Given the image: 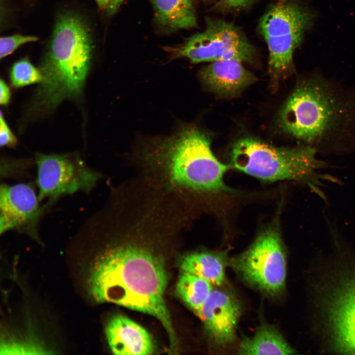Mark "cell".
<instances>
[{
  "mask_svg": "<svg viewBox=\"0 0 355 355\" xmlns=\"http://www.w3.org/2000/svg\"><path fill=\"white\" fill-rule=\"evenodd\" d=\"M89 224L106 241L89 268L90 295L97 302L154 317L175 351L177 338L164 298L168 275L155 246L181 232L176 219L156 201L128 198L107 205Z\"/></svg>",
  "mask_w": 355,
  "mask_h": 355,
  "instance_id": "obj_1",
  "label": "cell"
},
{
  "mask_svg": "<svg viewBox=\"0 0 355 355\" xmlns=\"http://www.w3.org/2000/svg\"><path fill=\"white\" fill-rule=\"evenodd\" d=\"M134 155L139 178L189 209L195 196L228 190L223 177L229 166L215 157L209 138L195 126L143 141Z\"/></svg>",
  "mask_w": 355,
  "mask_h": 355,
  "instance_id": "obj_2",
  "label": "cell"
},
{
  "mask_svg": "<svg viewBox=\"0 0 355 355\" xmlns=\"http://www.w3.org/2000/svg\"><path fill=\"white\" fill-rule=\"evenodd\" d=\"M92 42L86 23L78 16L66 13L57 19L40 71L34 107L48 111L62 101L78 97L88 73Z\"/></svg>",
  "mask_w": 355,
  "mask_h": 355,
  "instance_id": "obj_3",
  "label": "cell"
},
{
  "mask_svg": "<svg viewBox=\"0 0 355 355\" xmlns=\"http://www.w3.org/2000/svg\"><path fill=\"white\" fill-rule=\"evenodd\" d=\"M346 103L323 80L310 78L299 83L284 103L279 125L309 145L319 143L347 120Z\"/></svg>",
  "mask_w": 355,
  "mask_h": 355,
  "instance_id": "obj_4",
  "label": "cell"
},
{
  "mask_svg": "<svg viewBox=\"0 0 355 355\" xmlns=\"http://www.w3.org/2000/svg\"><path fill=\"white\" fill-rule=\"evenodd\" d=\"M317 149L311 145L278 147L256 139L238 140L231 153L236 169L260 179L275 181H304L317 191L320 185L318 171L324 167L316 157Z\"/></svg>",
  "mask_w": 355,
  "mask_h": 355,
  "instance_id": "obj_5",
  "label": "cell"
},
{
  "mask_svg": "<svg viewBox=\"0 0 355 355\" xmlns=\"http://www.w3.org/2000/svg\"><path fill=\"white\" fill-rule=\"evenodd\" d=\"M314 19L311 11L297 0H277L261 17L258 31L268 47L273 81L292 69L293 52Z\"/></svg>",
  "mask_w": 355,
  "mask_h": 355,
  "instance_id": "obj_6",
  "label": "cell"
},
{
  "mask_svg": "<svg viewBox=\"0 0 355 355\" xmlns=\"http://www.w3.org/2000/svg\"><path fill=\"white\" fill-rule=\"evenodd\" d=\"M206 28L165 50L171 59L185 58L193 63L237 60L252 63L256 50L241 29L222 20L208 18Z\"/></svg>",
  "mask_w": 355,
  "mask_h": 355,
  "instance_id": "obj_7",
  "label": "cell"
},
{
  "mask_svg": "<svg viewBox=\"0 0 355 355\" xmlns=\"http://www.w3.org/2000/svg\"><path fill=\"white\" fill-rule=\"evenodd\" d=\"M230 264L247 283L270 295L284 289L286 273L284 245L277 226L261 232L244 252Z\"/></svg>",
  "mask_w": 355,
  "mask_h": 355,
  "instance_id": "obj_8",
  "label": "cell"
},
{
  "mask_svg": "<svg viewBox=\"0 0 355 355\" xmlns=\"http://www.w3.org/2000/svg\"><path fill=\"white\" fill-rule=\"evenodd\" d=\"M36 183L40 201L50 202L62 195L79 191L88 192L96 185L100 175L88 167L76 154H37Z\"/></svg>",
  "mask_w": 355,
  "mask_h": 355,
  "instance_id": "obj_9",
  "label": "cell"
},
{
  "mask_svg": "<svg viewBox=\"0 0 355 355\" xmlns=\"http://www.w3.org/2000/svg\"><path fill=\"white\" fill-rule=\"evenodd\" d=\"M38 194L27 183H2L0 188V233L15 230L38 240L43 209Z\"/></svg>",
  "mask_w": 355,
  "mask_h": 355,
  "instance_id": "obj_10",
  "label": "cell"
},
{
  "mask_svg": "<svg viewBox=\"0 0 355 355\" xmlns=\"http://www.w3.org/2000/svg\"><path fill=\"white\" fill-rule=\"evenodd\" d=\"M241 313L240 305L233 296L214 288L195 312L212 340L218 345L229 344L234 340Z\"/></svg>",
  "mask_w": 355,
  "mask_h": 355,
  "instance_id": "obj_11",
  "label": "cell"
},
{
  "mask_svg": "<svg viewBox=\"0 0 355 355\" xmlns=\"http://www.w3.org/2000/svg\"><path fill=\"white\" fill-rule=\"evenodd\" d=\"M106 340L113 354L148 355L154 346L147 331L127 317L117 315L108 321L105 330Z\"/></svg>",
  "mask_w": 355,
  "mask_h": 355,
  "instance_id": "obj_12",
  "label": "cell"
},
{
  "mask_svg": "<svg viewBox=\"0 0 355 355\" xmlns=\"http://www.w3.org/2000/svg\"><path fill=\"white\" fill-rule=\"evenodd\" d=\"M330 318L337 347L355 354V275L337 293L330 306Z\"/></svg>",
  "mask_w": 355,
  "mask_h": 355,
  "instance_id": "obj_13",
  "label": "cell"
},
{
  "mask_svg": "<svg viewBox=\"0 0 355 355\" xmlns=\"http://www.w3.org/2000/svg\"><path fill=\"white\" fill-rule=\"evenodd\" d=\"M200 76L210 90L227 96L236 95L255 80L242 62L237 60L211 62L202 69Z\"/></svg>",
  "mask_w": 355,
  "mask_h": 355,
  "instance_id": "obj_14",
  "label": "cell"
},
{
  "mask_svg": "<svg viewBox=\"0 0 355 355\" xmlns=\"http://www.w3.org/2000/svg\"><path fill=\"white\" fill-rule=\"evenodd\" d=\"M154 11V21L166 32L189 29L197 26L191 0H148Z\"/></svg>",
  "mask_w": 355,
  "mask_h": 355,
  "instance_id": "obj_15",
  "label": "cell"
},
{
  "mask_svg": "<svg viewBox=\"0 0 355 355\" xmlns=\"http://www.w3.org/2000/svg\"><path fill=\"white\" fill-rule=\"evenodd\" d=\"M227 263L224 252L196 251L184 254L179 260L182 271L197 275L219 286L225 281Z\"/></svg>",
  "mask_w": 355,
  "mask_h": 355,
  "instance_id": "obj_16",
  "label": "cell"
},
{
  "mask_svg": "<svg viewBox=\"0 0 355 355\" xmlns=\"http://www.w3.org/2000/svg\"><path fill=\"white\" fill-rule=\"evenodd\" d=\"M294 351L275 328L262 324L251 337H245L241 342L240 355H287Z\"/></svg>",
  "mask_w": 355,
  "mask_h": 355,
  "instance_id": "obj_17",
  "label": "cell"
},
{
  "mask_svg": "<svg viewBox=\"0 0 355 355\" xmlns=\"http://www.w3.org/2000/svg\"><path fill=\"white\" fill-rule=\"evenodd\" d=\"M213 286L207 280L181 271L176 284V292L180 299L195 313L205 303L213 289Z\"/></svg>",
  "mask_w": 355,
  "mask_h": 355,
  "instance_id": "obj_18",
  "label": "cell"
},
{
  "mask_svg": "<svg viewBox=\"0 0 355 355\" xmlns=\"http://www.w3.org/2000/svg\"><path fill=\"white\" fill-rule=\"evenodd\" d=\"M9 76L11 84L16 88L39 83L42 79L40 70L27 58L21 59L12 65Z\"/></svg>",
  "mask_w": 355,
  "mask_h": 355,
  "instance_id": "obj_19",
  "label": "cell"
},
{
  "mask_svg": "<svg viewBox=\"0 0 355 355\" xmlns=\"http://www.w3.org/2000/svg\"><path fill=\"white\" fill-rule=\"evenodd\" d=\"M38 38L35 36L15 35L1 37L0 39V58L2 59L14 52L21 45L35 42Z\"/></svg>",
  "mask_w": 355,
  "mask_h": 355,
  "instance_id": "obj_20",
  "label": "cell"
},
{
  "mask_svg": "<svg viewBox=\"0 0 355 355\" xmlns=\"http://www.w3.org/2000/svg\"><path fill=\"white\" fill-rule=\"evenodd\" d=\"M17 140L8 126L0 112V144L1 146L13 147L16 145Z\"/></svg>",
  "mask_w": 355,
  "mask_h": 355,
  "instance_id": "obj_21",
  "label": "cell"
},
{
  "mask_svg": "<svg viewBox=\"0 0 355 355\" xmlns=\"http://www.w3.org/2000/svg\"><path fill=\"white\" fill-rule=\"evenodd\" d=\"M126 0H96L99 6L107 14H115Z\"/></svg>",
  "mask_w": 355,
  "mask_h": 355,
  "instance_id": "obj_22",
  "label": "cell"
},
{
  "mask_svg": "<svg viewBox=\"0 0 355 355\" xmlns=\"http://www.w3.org/2000/svg\"><path fill=\"white\" fill-rule=\"evenodd\" d=\"M255 0H220V3L225 8L232 10H241L244 8Z\"/></svg>",
  "mask_w": 355,
  "mask_h": 355,
  "instance_id": "obj_23",
  "label": "cell"
},
{
  "mask_svg": "<svg viewBox=\"0 0 355 355\" xmlns=\"http://www.w3.org/2000/svg\"><path fill=\"white\" fill-rule=\"evenodd\" d=\"M0 104L2 106H6L9 102L11 93L9 87L2 79L0 81Z\"/></svg>",
  "mask_w": 355,
  "mask_h": 355,
  "instance_id": "obj_24",
  "label": "cell"
}]
</instances>
